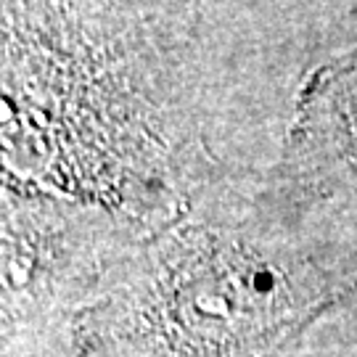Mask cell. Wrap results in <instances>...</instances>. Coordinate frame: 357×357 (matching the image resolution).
<instances>
[{
    "label": "cell",
    "mask_w": 357,
    "mask_h": 357,
    "mask_svg": "<svg viewBox=\"0 0 357 357\" xmlns=\"http://www.w3.org/2000/svg\"><path fill=\"white\" fill-rule=\"evenodd\" d=\"M357 286V265L243 228L169 230L82 318L93 357H270Z\"/></svg>",
    "instance_id": "cell-1"
},
{
    "label": "cell",
    "mask_w": 357,
    "mask_h": 357,
    "mask_svg": "<svg viewBox=\"0 0 357 357\" xmlns=\"http://www.w3.org/2000/svg\"><path fill=\"white\" fill-rule=\"evenodd\" d=\"M294 156L323 191L357 204V64L320 77L299 116Z\"/></svg>",
    "instance_id": "cell-2"
}]
</instances>
